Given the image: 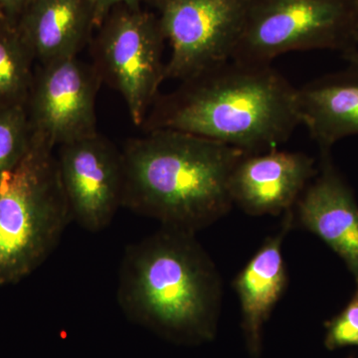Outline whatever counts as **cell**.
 Returning <instances> with one entry per match:
<instances>
[{
  "mask_svg": "<svg viewBox=\"0 0 358 358\" xmlns=\"http://www.w3.org/2000/svg\"><path fill=\"white\" fill-rule=\"evenodd\" d=\"M91 3L93 7L96 29L100 27L108 14L115 6H126L131 8H141V0H91Z\"/></svg>",
  "mask_w": 358,
  "mask_h": 358,
  "instance_id": "ac0fdd59",
  "label": "cell"
},
{
  "mask_svg": "<svg viewBox=\"0 0 358 358\" xmlns=\"http://www.w3.org/2000/svg\"><path fill=\"white\" fill-rule=\"evenodd\" d=\"M357 23L355 0H248L232 60L271 65L293 51L343 53Z\"/></svg>",
  "mask_w": 358,
  "mask_h": 358,
  "instance_id": "5b68a950",
  "label": "cell"
},
{
  "mask_svg": "<svg viewBox=\"0 0 358 358\" xmlns=\"http://www.w3.org/2000/svg\"><path fill=\"white\" fill-rule=\"evenodd\" d=\"M355 3H357V6H358V0H355Z\"/></svg>",
  "mask_w": 358,
  "mask_h": 358,
  "instance_id": "7402d4cb",
  "label": "cell"
},
{
  "mask_svg": "<svg viewBox=\"0 0 358 358\" xmlns=\"http://www.w3.org/2000/svg\"><path fill=\"white\" fill-rule=\"evenodd\" d=\"M91 39L93 67L102 84L121 94L134 126L141 128L166 81V39L157 14L115 6Z\"/></svg>",
  "mask_w": 358,
  "mask_h": 358,
  "instance_id": "8992f818",
  "label": "cell"
},
{
  "mask_svg": "<svg viewBox=\"0 0 358 358\" xmlns=\"http://www.w3.org/2000/svg\"><path fill=\"white\" fill-rule=\"evenodd\" d=\"M301 124L329 152L334 143L358 136V66L308 82L296 93Z\"/></svg>",
  "mask_w": 358,
  "mask_h": 358,
  "instance_id": "5bb4252c",
  "label": "cell"
},
{
  "mask_svg": "<svg viewBox=\"0 0 358 358\" xmlns=\"http://www.w3.org/2000/svg\"><path fill=\"white\" fill-rule=\"evenodd\" d=\"M343 57L353 66H358V23L350 44L343 52Z\"/></svg>",
  "mask_w": 358,
  "mask_h": 358,
  "instance_id": "ffe728a7",
  "label": "cell"
},
{
  "mask_svg": "<svg viewBox=\"0 0 358 358\" xmlns=\"http://www.w3.org/2000/svg\"><path fill=\"white\" fill-rule=\"evenodd\" d=\"M245 154L171 129L129 138L122 150V207L162 227L196 234L232 208L231 174Z\"/></svg>",
  "mask_w": 358,
  "mask_h": 358,
  "instance_id": "7a4b0ae2",
  "label": "cell"
},
{
  "mask_svg": "<svg viewBox=\"0 0 358 358\" xmlns=\"http://www.w3.org/2000/svg\"><path fill=\"white\" fill-rule=\"evenodd\" d=\"M16 27L39 65L78 57L96 29L91 0H32Z\"/></svg>",
  "mask_w": 358,
  "mask_h": 358,
  "instance_id": "4fadbf2b",
  "label": "cell"
},
{
  "mask_svg": "<svg viewBox=\"0 0 358 358\" xmlns=\"http://www.w3.org/2000/svg\"><path fill=\"white\" fill-rule=\"evenodd\" d=\"M171 45L166 80L185 81L232 60L248 0H148Z\"/></svg>",
  "mask_w": 358,
  "mask_h": 358,
  "instance_id": "52a82bcc",
  "label": "cell"
},
{
  "mask_svg": "<svg viewBox=\"0 0 358 358\" xmlns=\"http://www.w3.org/2000/svg\"><path fill=\"white\" fill-rule=\"evenodd\" d=\"M73 222L55 148L39 136L0 176V287L43 265Z\"/></svg>",
  "mask_w": 358,
  "mask_h": 358,
  "instance_id": "277c9868",
  "label": "cell"
},
{
  "mask_svg": "<svg viewBox=\"0 0 358 358\" xmlns=\"http://www.w3.org/2000/svg\"><path fill=\"white\" fill-rule=\"evenodd\" d=\"M296 93L272 65L229 60L159 94L141 129L183 131L248 154L268 152L301 124Z\"/></svg>",
  "mask_w": 358,
  "mask_h": 358,
  "instance_id": "6da1fadb",
  "label": "cell"
},
{
  "mask_svg": "<svg viewBox=\"0 0 358 358\" xmlns=\"http://www.w3.org/2000/svg\"><path fill=\"white\" fill-rule=\"evenodd\" d=\"M6 21L9 20H7L6 15H4L3 13H2L1 9H0V24H1V23L6 22Z\"/></svg>",
  "mask_w": 358,
  "mask_h": 358,
  "instance_id": "44dd1931",
  "label": "cell"
},
{
  "mask_svg": "<svg viewBox=\"0 0 358 358\" xmlns=\"http://www.w3.org/2000/svg\"><path fill=\"white\" fill-rule=\"evenodd\" d=\"M315 173V160L301 152H247L231 174V197L249 215H284Z\"/></svg>",
  "mask_w": 358,
  "mask_h": 358,
  "instance_id": "30bf717a",
  "label": "cell"
},
{
  "mask_svg": "<svg viewBox=\"0 0 358 358\" xmlns=\"http://www.w3.org/2000/svg\"><path fill=\"white\" fill-rule=\"evenodd\" d=\"M100 77L78 57L38 65L25 103L33 136L54 148L88 138L96 131Z\"/></svg>",
  "mask_w": 358,
  "mask_h": 358,
  "instance_id": "ba28073f",
  "label": "cell"
},
{
  "mask_svg": "<svg viewBox=\"0 0 358 358\" xmlns=\"http://www.w3.org/2000/svg\"><path fill=\"white\" fill-rule=\"evenodd\" d=\"M30 141L25 107L0 109V176L20 159Z\"/></svg>",
  "mask_w": 358,
  "mask_h": 358,
  "instance_id": "2e32d148",
  "label": "cell"
},
{
  "mask_svg": "<svg viewBox=\"0 0 358 358\" xmlns=\"http://www.w3.org/2000/svg\"><path fill=\"white\" fill-rule=\"evenodd\" d=\"M117 303L136 324L179 343L213 338L222 282L194 233L162 227L127 247Z\"/></svg>",
  "mask_w": 358,
  "mask_h": 358,
  "instance_id": "3957f363",
  "label": "cell"
},
{
  "mask_svg": "<svg viewBox=\"0 0 358 358\" xmlns=\"http://www.w3.org/2000/svg\"><path fill=\"white\" fill-rule=\"evenodd\" d=\"M326 326L324 343L329 350L358 345V288L345 310L329 320Z\"/></svg>",
  "mask_w": 358,
  "mask_h": 358,
  "instance_id": "e0dca14e",
  "label": "cell"
},
{
  "mask_svg": "<svg viewBox=\"0 0 358 358\" xmlns=\"http://www.w3.org/2000/svg\"><path fill=\"white\" fill-rule=\"evenodd\" d=\"M322 154L320 173L296 202V215L306 229L341 257L358 288V205L329 152Z\"/></svg>",
  "mask_w": 358,
  "mask_h": 358,
  "instance_id": "8fae6325",
  "label": "cell"
},
{
  "mask_svg": "<svg viewBox=\"0 0 358 358\" xmlns=\"http://www.w3.org/2000/svg\"><path fill=\"white\" fill-rule=\"evenodd\" d=\"M61 181L73 221L89 232H100L122 207V150L103 134L58 148Z\"/></svg>",
  "mask_w": 358,
  "mask_h": 358,
  "instance_id": "9c48e42d",
  "label": "cell"
},
{
  "mask_svg": "<svg viewBox=\"0 0 358 358\" xmlns=\"http://www.w3.org/2000/svg\"><path fill=\"white\" fill-rule=\"evenodd\" d=\"M35 59L15 23L0 24V109L25 107Z\"/></svg>",
  "mask_w": 358,
  "mask_h": 358,
  "instance_id": "9a60e30c",
  "label": "cell"
},
{
  "mask_svg": "<svg viewBox=\"0 0 358 358\" xmlns=\"http://www.w3.org/2000/svg\"><path fill=\"white\" fill-rule=\"evenodd\" d=\"M294 221V210L284 214L281 229L268 238L235 278V291L242 310V327L249 353L262 350L263 327L288 286V272L282 245Z\"/></svg>",
  "mask_w": 358,
  "mask_h": 358,
  "instance_id": "7c38bea8",
  "label": "cell"
},
{
  "mask_svg": "<svg viewBox=\"0 0 358 358\" xmlns=\"http://www.w3.org/2000/svg\"><path fill=\"white\" fill-rule=\"evenodd\" d=\"M32 0H0V9L7 20L15 23Z\"/></svg>",
  "mask_w": 358,
  "mask_h": 358,
  "instance_id": "d6986e66",
  "label": "cell"
}]
</instances>
